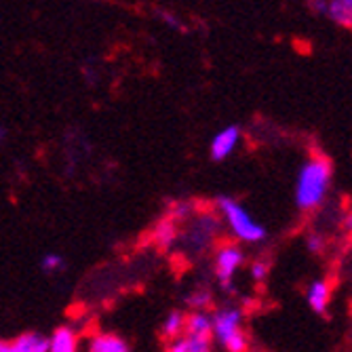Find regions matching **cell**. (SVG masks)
Masks as SVG:
<instances>
[{"instance_id": "obj_1", "label": "cell", "mask_w": 352, "mask_h": 352, "mask_svg": "<svg viewBox=\"0 0 352 352\" xmlns=\"http://www.w3.org/2000/svg\"><path fill=\"white\" fill-rule=\"evenodd\" d=\"M333 167L325 156H310L302 163L296 177V207L302 213L321 209L331 190Z\"/></svg>"}, {"instance_id": "obj_11", "label": "cell", "mask_w": 352, "mask_h": 352, "mask_svg": "<svg viewBox=\"0 0 352 352\" xmlns=\"http://www.w3.org/2000/svg\"><path fill=\"white\" fill-rule=\"evenodd\" d=\"M5 352H49V338L38 331H28L7 342Z\"/></svg>"}, {"instance_id": "obj_5", "label": "cell", "mask_w": 352, "mask_h": 352, "mask_svg": "<svg viewBox=\"0 0 352 352\" xmlns=\"http://www.w3.org/2000/svg\"><path fill=\"white\" fill-rule=\"evenodd\" d=\"M245 262H247V255L239 243L226 241V243H219L215 247V251H213V274H215L217 285L226 294H234V278L243 270Z\"/></svg>"}, {"instance_id": "obj_14", "label": "cell", "mask_w": 352, "mask_h": 352, "mask_svg": "<svg viewBox=\"0 0 352 352\" xmlns=\"http://www.w3.org/2000/svg\"><path fill=\"white\" fill-rule=\"evenodd\" d=\"M186 314H188L186 310L175 308V310H171L163 318V323H161V338L165 342H171V340L184 336V331H186Z\"/></svg>"}, {"instance_id": "obj_24", "label": "cell", "mask_w": 352, "mask_h": 352, "mask_svg": "<svg viewBox=\"0 0 352 352\" xmlns=\"http://www.w3.org/2000/svg\"><path fill=\"white\" fill-rule=\"evenodd\" d=\"M5 348H7V342H5V340H0V352H5Z\"/></svg>"}, {"instance_id": "obj_19", "label": "cell", "mask_w": 352, "mask_h": 352, "mask_svg": "<svg viewBox=\"0 0 352 352\" xmlns=\"http://www.w3.org/2000/svg\"><path fill=\"white\" fill-rule=\"evenodd\" d=\"M249 276L253 283H264L270 276V262L268 260H253L249 264Z\"/></svg>"}, {"instance_id": "obj_3", "label": "cell", "mask_w": 352, "mask_h": 352, "mask_svg": "<svg viewBox=\"0 0 352 352\" xmlns=\"http://www.w3.org/2000/svg\"><path fill=\"white\" fill-rule=\"evenodd\" d=\"M211 340L223 352H249V336L245 331V312L239 306L226 304L211 312Z\"/></svg>"}, {"instance_id": "obj_4", "label": "cell", "mask_w": 352, "mask_h": 352, "mask_svg": "<svg viewBox=\"0 0 352 352\" xmlns=\"http://www.w3.org/2000/svg\"><path fill=\"white\" fill-rule=\"evenodd\" d=\"M221 219L215 211L195 213L186 221V230L179 234V243L188 253H205L221 234Z\"/></svg>"}, {"instance_id": "obj_23", "label": "cell", "mask_w": 352, "mask_h": 352, "mask_svg": "<svg viewBox=\"0 0 352 352\" xmlns=\"http://www.w3.org/2000/svg\"><path fill=\"white\" fill-rule=\"evenodd\" d=\"M5 138H7V131H5V126H0V144L5 142Z\"/></svg>"}, {"instance_id": "obj_13", "label": "cell", "mask_w": 352, "mask_h": 352, "mask_svg": "<svg viewBox=\"0 0 352 352\" xmlns=\"http://www.w3.org/2000/svg\"><path fill=\"white\" fill-rule=\"evenodd\" d=\"M165 352H213L211 338H195V336H179L165 344Z\"/></svg>"}, {"instance_id": "obj_20", "label": "cell", "mask_w": 352, "mask_h": 352, "mask_svg": "<svg viewBox=\"0 0 352 352\" xmlns=\"http://www.w3.org/2000/svg\"><path fill=\"white\" fill-rule=\"evenodd\" d=\"M325 247H327V241H325V236L321 232H308L306 234V249L310 253L318 255V253L325 251Z\"/></svg>"}, {"instance_id": "obj_12", "label": "cell", "mask_w": 352, "mask_h": 352, "mask_svg": "<svg viewBox=\"0 0 352 352\" xmlns=\"http://www.w3.org/2000/svg\"><path fill=\"white\" fill-rule=\"evenodd\" d=\"M49 352H78V331L72 325L57 327L49 338Z\"/></svg>"}, {"instance_id": "obj_16", "label": "cell", "mask_w": 352, "mask_h": 352, "mask_svg": "<svg viewBox=\"0 0 352 352\" xmlns=\"http://www.w3.org/2000/svg\"><path fill=\"white\" fill-rule=\"evenodd\" d=\"M186 304H188L190 312H207V308L213 304V294L207 289V287H199V289H192L186 296Z\"/></svg>"}, {"instance_id": "obj_10", "label": "cell", "mask_w": 352, "mask_h": 352, "mask_svg": "<svg viewBox=\"0 0 352 352\" xmlns=\"http://www.w3.org/2000/svg\"><path fill=\"white\" fill-rule=\"evenodd\" d=\"M179 223H175L169 217H163L154 223V230H152V241L154 245L161 249V251H169L179 243Z\"/></svg>"}, {"instance_id": "obj_18", "label": "cell", "mask_w": 352, "mask_h": 352, "mask_svg": "<svg viewBox=\"0 0 352 352\" xmlns=\"http://www.w3.org/2000/svg\"><path fill=\"white\" fill-rule=\"evenodd\" d=\"M195 205H192L190 201H173L167 209V215L169 219H173L175 223H182V221H188L192 215H195Z\"/></svg>"}, {"instance_id": "obj_6", "label": "cell", "mask_w": 352, "mask_h": 352, "mask_svg": "<svg viewBox=\"0 0 352 352\" xmlns=\"http://www.w3.org/2000/svg\"><path fill=\"white\" fill-rule=\"evenodd\" d=\"M241 140H243V129L239 124H228V126H223V129H219L209 142L211 161L221 163V161H226V158H230L239 150Z\"/></svg>"}, {"instance_id": "obj_15", "label": "cell", "mask_w": 352, "mask_h": 352, "mask_svg": "<svg viewBox=\"0 0 352 352\" xmlns=\"http://www.w3.org/2000/svg\"><path fill=\"white\" fill-rule=\"evenodd\" d=\"M184 333L195 338H211V312H188Z\"/></svg>"}, {"instance_id": "obj_9", "label": "cell", "mask_w": 352, "mask_h": 352, "mask_svg": "<svg viewBox=\"0 0 352 352\" xmlns=\"http://www.w3.org/2000/svg\"><path fill=\"white\" fill-rule=\"evenodd\" d=\"M306 302L312 312L325 314L331 304V285L327 278H314L306 287Z\"/></svg>"}, {"instance_id": "obj_22", "label": "cell", "mask_w": 352, "mask_h": 352, "mask_svg": "<svg viewBox=\"0 0 352 352\" xmlns=\"http://www.w3.org/2000/svg\"><path fill=\"white\" fill-rule=\"evenodd\" d=\"M342 226H344V230L346 232H352V209L344 215V219H342Z\"/></svg>"}, {"instance_id": "obj_8", "label": "cell", "mask_w": 352, "mask_h": 352, "mask_svg": "<svg viewBox=\"0 0 352 352\" xmlns=\"http://www.w3.org/2000/svg\"><path fill=\"white\" fill-rule=\"evenodd\" d=\"M85 352H133L129 342L112 331H95L87 338Z\"/></svg>"}, {"instance_id": "obj_21", "label": "cell", "mask_w": 352, "mask_h": 352, "mask_svg": "<svg viewBox=\"0 0 352 352\" xmlns=\"http://www.w3.org/2000/svg\"><path fill=\"white\" fill-rule=\"evenodd\" d=\"M158 19H161L167 28L175 30V32H188L186 30V23L179 19L177 13H169V11H158Z\"/></svg>"}, {"instance_id": "obj_7", "label": "cell", "mask_w": 352, "mask_h": 352, "mask_svg": "<svg viewBox=\"0 0 352 352\" xmlns=\"http://www.w3.org/2000/svg\"><path fill=\"white\" fill-rule=\"evenodd\" d=\"M308 7L314 13L331 19L336 25L352 30V0H312Z\"/></svg>"}, {"instance_id": "obj_2", "label": "cell", "mask_w": 352, "mask_h": 352, "mask_svg": "<svg viewBox=\"0 0 352 352\" xmlns=\"http://www.w3.org/2000/svg\"><path fill=\"white\" fill-rule=\"evenodd\" d=\"M215 213L221 219V226H226V230L239 245H262L268 239L264 223L255 219L253 213L234 197H217Z\"/></svg>"}, {"instance_id": "obj_17", "label": "cell", "mask_w": 352, "mask_h": 352, "mask_svg": "<svg viewBox=\"0 0 352 352\" xmlns=\"http://www.w3.org/2000/svg\"><path fill=\"white\" fill-rule=\"evenodd\" d=\"M41 270L49 276H55V274H61V272H66L68 270V262L66 258H63L61 253H45L43 258H41Z\"/></svg>"}]
</instances>
